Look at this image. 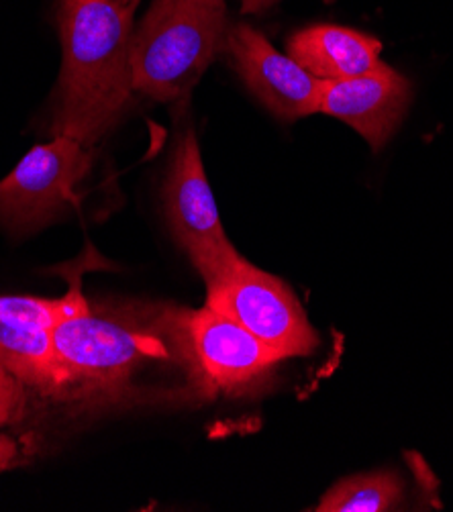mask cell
Listing matches in <instances>:
<instances>
[{
  "instance_id": "13",
  "label": "cell",
  "mask_w": 453,
  "mask_h": 512,
  "mask_svg": "<svg viewBox=\"0 0 453 512\" xmlns=\"http://www.w3.org/2000/svg\"><path fill=\"white\" fill-rule=\"evenodd\" d=\"M84 309H88V304L78 286L56 300L35 296H0V323L29 331H54L62 321Z\"/></svg>"
},
{
  "instance_id": "16",
  "label": "cell",
  "mask_w": 453,
  "mask_h": 512,
  "mask_svg": "<svg viewBox=\"0 0 453 512\" xmlns=\"http://www.w3.org/2000/svg\"><path fill=\"white\" fill-rule=\"evenodd\" d=\"M274 3H278V0H241V11L245 15H254V13L266 11Z\"/></svg>"
},
{
  "instance_id": "11",
  "label": "cell",
  "mask_w": 453,
  "mask_h": 512,
  "mask_svg": "<svg viewBox=\"0 0 453 512\" xmlns=\"http://www.w3.org/2000/svg\"><path fill=\"white\" fill-rule=\"evenodd\" d=\"M0 364L23 386H31L45 396L66 394L74 388L52 331H29L0 323Z\"/></svg>"
},
{
  "instance_id": "1",
  "label": "cell",
  "mask_w": 453,
  "mask_h": 512,
  "mask_svg": "<svg viewBox=\"0 0 453 512\" xmlns=\"http://www.w3.org/2000/svg\"><path fill=\"white\" fill-rule=\"evenodd\" d=\"M139 0H60L62 72L54 135L94 147L125 113L133 90L131 41Z\"/></svg>"
},
{
  "instance_id": "4",
  "label": "cell",
  "mask_w": 453,
  "mask_h": 512,
  "mask_svg": "<svg viewBox=\"0 0 453 512\" xmlns=\"http://www.w3.org/2000/svg\"><path fill=\"white\" fill-rule=\"evenodd\" d=\"M56 349L68 366L74 388L115 392L127 384L131 374L145 362L168 360L174 347L164 319L154 329L125 321L96 317L84 309L52 331Z\"/></svg>"
},
{
  "instance_id": "5",
  "label": "cell",
  "mask_w": 453,
  "mask_h": 512,
  "mask_svg": "<svg viewBox=\"0 0 453 512\" xmlns=\"http://www.w3.org/2000/svg\"><path fill=\"white\" fill-rule=\"evenodd\" d=\"M207 306L260 339L280 362L309 355L319 345L294 292L243 258L207 284Z\"/></svg>"
},
{
  "instance_id": "15",
  "label": "cell",
  "mask_w": 453,
  "mask_h": 512,
  "mask_svg": "<svg viewBox=\"0 0 453 512\" xmlns=\"http://www.w3.org/2000/svg\"><path fill=\"white\" fill-rule=\"evenodd\" d=\"M17 457V443L11 437L0 435V466H9Z\"/></svg>"
},
{
  "instance_id": "8",
  "label": "cell",
  "mask_w": 453,
  "mask_h": 512,
  "mask_svg": "<svg viewBox=\"0 0 453 512\" xmlns=\"http://www.w3.org/2000/svg\"><path fill=\"white\" fill-rule=\"evenodd\" d=\"M225 49L262 105L284 121H296L319 113L323 80L298 66L251 25L229 27Z\"/></svg>"
},
{
  "instance_id": "7",
  "label": "cell",
  "mask_w": 453,
  "mask_h": 512,
  "mask_svg": "<svg viewBox=\"0 0 453 512\" xmlns=\"http://www.w3.org/2000/svg\"><path fill=\"white\" fill-rule=\"evenodd\" d=\"M164 200L176 241L207 284L241 258L221 225L217 202L192 129L184 131L176 141Z\"/></svg>"
},
{
  "instance_id": "10",
  "label": "cell",
  "mask_w": 453,
  "mask_h": 512,
  "mask_svg": "<svg viewBox=\"0 0 453 512\" xmlns=\"http://www.w3.org/2000/svg\"><path fill=\"white\" fill-rule=\"evenodd\" d=\"M378 39L337 25H313L288 39V56L323 82L362 76L380 64Z\"/></svg>"
},
{
  "instance_id": "2",
  "label": "cell",
  "mask_w": 453,
  "mask_h": 512,
  "mask_svg": "<svg viewBox=\"0 0 453 512\" xmlns=\"http://www.w3.org/2000/svg\"><path fill=\"white\" fill-rule=\"evenodd\" d=\"M227 33L225 0H151L133 31V90L158 102L188 98Z\"/></svg>"
},
{
  "instance_id": "14",
  "label": "cell",
  "mask_w": 453,
  "mask_h": 512,
  "mask_svg": "<svg viewBox=\"0 0 453 512\" xmlns=\"http://www.w3.org/2000/svg\"><path fill=\"white\" fill-rule=\"evenodd\" d=\"M23 406V384L0 364V429L13 423Z\"/></svg>"
},
{
  "instance_id": "17",
  "label": "cell",
  "mask_w": 453,
  "mask_h": 512,
  "mask_svg": "<svg viewBox=\"0 0 453 512\" xmlns=\"http://www.w3.org/2000/svg\"><path fill=\"white\" fill-rule=\"evenodd\" d=\"M5 470V466H0V472H3Z\"/></svg>"
},
{
  "instance_id": "6",
  "label": "cell",
  "mask_w": 453,
  "mask_h": 512,
  "mask_svg": "<svg viewBox=\"0 0 453 512\" xmlns=\"http://www.w3.org/2000/svg\"><path fill=\"white\" fill-rule=\"evenodd\" d=\"M94 151L68 135L33 147L0 180V223L11 231H37L78 200L76 188L92 168Z\"/></svg>"
},
{
  "instance_id": "12",
  "label": "cell",
  "mask_w": 453,
  "mask_h": 512,
  "mask_svg": "<svg viewBox=\"0 0 453 512\" xmlns=\"http://www.w3.org/2000/svg\"><path fill=\"white\" fill-rule=\"evenodd\" d=\"M405 486L392 472L364 474L339 482L319 502V512H384L396 510Z\"/></svg>"
},
{
  "instance_id": "3",
  "label": "cell",
  "mask_w": 453,
  "mask_h": 512,
  "mask_svg": "<svg viewBox=\"0 0 453 512\" xmlns=\"http://www.w3.org/2000/svg\"><path fill=\"white\" fill-rule=\"evenodd\" d=\"M162 319L178 362L194 384L211 396L243 392L280 362L260 339L211 306L168 311Z\"/></svg>"
},
{
  "instance_id": "9",
  "label": "cell",
  "mask_w": 453,
  "mask_h": 512,
  "mask_svg": "<svg viewBox=\"0 0 453 512\" xmlns=\"http://www.w3.org/2000/svg\"><path fill=\"white\" fill-rule=\"evenodd\" d=\"M409 102V80L380 62L362 76L325 82L319 113L354 127L374 151H380L398 129Z\"/></svg>"
}]
</instances>
